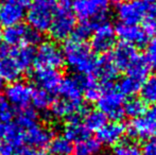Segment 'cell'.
I'll list each match as a JSON object with an SVG mask.
<instances>
[{
    "label": "cell",
    "mask_w": 156,
    "mask_h": 155,
    "mask_svg": "<svg viewBox=\"0 0 156 155\" xmlns=\"http://www.w3.org/2000/svg\"><path fill=\"white\" fill-rule=\"evenodd\" d=\"M64 63L73 72L82 76L93 75L98 58L85 41L70 38L63 48Z\"/></svg>",
    "instance_id": "cell-1"
},
{
    "label": "cell",
    "mask_w": 156,
    "mask_h": 155,
    "mask_svg": "<svg viewBox=\"0 0 156 155\" xmlns=\"http://www.w3.org/2000/svg\"><path fill=\"white\" fill-rule=\"evenodd\" d=\"M76 28V15L71 8V0H58L53 18L50 23L49 33L55 41H65Z\"/></svg>",
    "instance_id": "cell-2"
},
{
    "label": "cell",
    "mask_w": 156,
    "mask_h": 155,
    "mask_svg": "<svg viewBox=\"0 0 156 155\" xmlns=\"http://www.w3.org/2000/svg\"><path fill=\"white\" fill-rule=\"evenodd\" d=\"M117 16L120 23L138 25L148 18L156 16L155 0H129L119 4Z\"/></svg>",
    "instance_id": "cell-3"
},
{
    "label": "cell",
    "mask_w": 156,
    "mask_h": 155,
    "mask_svg": "<svg viewBox=\"0 0 156 155\" xmlns=\"http://www.w3.org/2000/svg\"><path fill=\"white\" fill-rule=\"evenodd\" d=\"M58 0H30L27 9V20L29 26L43 33L49 30Z\"/></svg>",
    "instance_id": "cell-4"
},
{
    "label": "cell",
    "mask_w": 156,
    "mask_h": 155,
    "mask_svg": "<svg viewBox=\"0 0 156 155\" xmlns=\"http://www.w3.org/2000/svg\"><path fill=\"white\" fill-rule=\"evenodd\" d=\"M111 0H71L74 15L82 23L94 26L103 23L109 12Z\"/></svg>",
    "instance_id": "cell-5"
},
{
    "label": "cell",
    "mask_w": 156,
    "mask_h": 155,
    "mask_svg": "<svg viewBox=\"0 0 156 155\" xmlns=\"http://www.w3.org/2000/svg\"><path fill=\"white\" fill-rule=\"evenodd\" d=\"M97 106L106 118L118 121L124 116V96L113 85L105 86L97 100Z\"/></svg>",
    "instance_id": "cell-6"
},
{
    "label": "cell",
    "mask_w": 156,
    "mask_h": 155,
    "mask_svg": "<svg viewBox=\"0 0 156 155\" xmlns=\"http://www.w3.org/2000/svg\"><path fill=\"white\" fill-rule=\"evenodd\" d=\"M3 41L9 47L33 46L41 41V34L31 27L21 25H14L5 28L3 31Z\"/></svg>",
    "instance_id": "cell-7"
},
{
    "label": "cell",
    "mask_w": 156,
    "mask_h": 155,
    "mask_svg": "<svg viewBox=\"0 0 156 155\" xmlns=\"http://www.w3.org/2000/svg\"><path fill=\"white\" fill-rule=\"evenodd\" d=\"M23 146V132L16 124L0 123V155H18Z\"/></svg>",
    "instance_id": "cell-8"
},
{
    "label": "cell",
    "mask_w": 156,
    "mask_h": 155,
    "mask_svg": "<svg viewBox=\"0 0 156 155\" xmlns=\"http://www.w3.org/2000/svg\"><path fill=\"white\" fill-rule=\"evenodd\" d=\"M129 133L134 138L149 140L156 137V105L151 106L142 116L131 122Z\"/></svg>",
    "instance_id": "cell-9"
},
{
    "label": "cell",
    "mask_w": 156,
    "mask_h": 155,
    "mask_svg": "<svg viewBox=\"0 0 156 155\" xmlns=\"http://www.w3.org/2000/svg\"><path fill=\"white\" fill-rule=\"evenodd\" d=\"M34 63L36 67L60 69L65 64L63 50L53 41H44L35 51Z\"/></svg>",
    "instance_id": "cell-10"
},
{
    "label": "cell",
    "mask_w": 156,
    "mask_h": 155,
    "mask_svg": "<svg viewBox=\"0 0 156 155\" xmlns=\"http://www.w3.org/2000/svg\"><path fill=\"white\" fill-rule=\"evenodd\" d=\"M30 0H3L0 3V26L8 28L21 23Z\"/></svg>",
    "instance_id": "cell-11"
},
{
    "label": "cell",
    "mask_w": 156,
    "mask_h": 155,
    "mask_svg": "<svg viewBox=\"0 0 156 155\" xmlns=\"http://www.w3.org/2000/svg\"><path fill=\"white\" fill-rule=\"evenodd\" d=\"M116 32L109 23H100L91 33V49L98 53H106L115 46Z\"/></svg>",
    "instance_id": "cell-12"
},
{
    "label": "cell",
    "mask_w": 156,
    "mask_h": 155,
    "mask_svg": "<svg viewBox=\"0 0 156 155\" xmlns=\"http://www.w3.org/2000/svg\"><path fill=\"white\" fill-rule=\"evenodd\" d=\"M33 87L21 81L11 83L5 89V99L12 107L19 110L26 108L30 105L33 96Z\"/></svg>",
    "instance_id": "cell-13"
},
{
    "label": "cell",
    "mask_w": 156,
    "mask_h": 155,
    "mask_svg": "<svg viewBox=\"0 0 156 155\" xmlns=\"http://www.w3.org/2000/svg\"><path fill=\"white\" fill-rule=\"evenodd\" d=\"M21 132H23V145L29 146L30 148H36V149L47 147L53 137L52 131L48 126L43 125L38 122L25 129Z\"/></svg>",
    "instance_id": "cell-14"
},
{
    "label": "cell",
    "mask_w": 156,
    "mask_h": 155,
    "mask_svg": "<svg viewBox=\"0 0 156 155\" xmlns=\"http://www.w3.org/2000/svg\"><path fill=\"white\" fill-rule=\"evenodd\" d=\"M32 80L38 88L54 93H58L63 78L58 69L36 67L32 73Z\"/></svg>",
    "instance_id": "cell-15"
},
{
    "label": "cell",
    "mask_w": 156,
    "mask_h": 155,
    "mask_svg": "<svg viewBox=\"0 0 156 155\" xmlns=\"http://www.w3.org/2000/svg\"><path fill=\"white\" fill-rule=\"evenodd\" d=\"M51 114L56 119H71L84 113V103L83 101H73L58 97L53 100L51 106Z\"/></svg>",
    "instance_id": "cell-16"
},
{
    "label": "cell",
    "mask_w": 156,
    "mask_h": 155,
    "mask_svg": "<svg viewBox=\"0 0 156 155\" xmlns=\"http://www.w3.org/2000/svg\"><path fill=\"white\" fill-rule=\"evenodd\" d=\"M116 35L123 43L129 44L132 46L142 47L149 41V35L144 28L138 25H129V23H120L115 29Z\"/></svg>",
    "instance_id": "cell-17"
},
{
    "label": "cell",
    "mask_w": 156,
    "mask_h": 155,
    "mask_svg": "<svg viewBox=\"0 0 156 155\" xmlns=\"http://www.w3.org/2000/svg\"><path fill=\"white\" fill-rule=\"evenodd\" d=\"M126 128L123 123L114 121L111 123H105L99 131H97V139L102 146L115 147L122 140Z\"/></svg>",
    "instance_id": "cell-18"
},
{
    "label": "cell",
    "mask_w": 156,
    "mask_h": 155,
    "mask_svg": "<svg viewBox=\"0 0 156 155\" xmlns=\"http://www.w3.org/2000/svg\"><path fill=\"white\" fill-rule=\"evenodd\" d=\"M139 56L136 48L126 43H120L114 48L111 58L118 70H127Z\"/></svg>",
    "instance_id": "cell-19"
},
{
    "label": "cell",
    "mask_w": 156,
    "mask_h": 155,
    "mask_svg": "<svg viewBox=\"0 0 156 155\" xmlns=\"http://www.w3.org/2000/svg\"><path fill=\"white\" fill-rule=\"evenodd\" d=\"M118 68L114 64L111 55L103 56L101 58H98L97 65L93 75H94L97 80L100 82V84L103 87L112 85L114 80L118 77Z\"/></svg>",
    "instance_id": "cell-20"
},
{
    "label": "cell",
    "mask_w": 156,
    "mask_h": 155,
    "mask_svg": "<svg viewBox=\"0 0 156 155\" xmlns=\"http://www.w3.org/2000/svg\"><path fill=\"white\" fill-rule=\"evenodd\" d=\"M60 97L73 101H83L82 85L80 77H67L63 79L58 87Z\"/></svg>",
    "instance_id": "cell-21"
},
{
    "label": "cell",
    "mask_w": 156,
    "mask_h": 155,
    "mask_svg": "<svg viewBox=\"0 0 156 155\" xmlns=\"http://www.w3.org/2000/svg\"><path fill=\"white\" fill-rule=\"evenodd\" d=\"M89 131L79 117L71 118L67 121L64 128V136L71 143H80L89 137Z\"/></svg>",
    "instance_id": "cell-22"
},
{
    "label": "cell",
    "mask_w": 156,
    "mask_h": 155,
    "mask_svg": "<svg viewBox=\"0 0 156 155\" xmlns=\"http://www.w3.org/2000/svg\"><path fill=\"white\" fill-rule=\"evenodd\" d=\"M9 55L13 58V61L21 70L26 71L34 64L35 50L32 48V46H20L10 51Z\"/></svg>",
    "instance_id": "cell-23"
},
{
    "label": "cell",
    "mask_w": 156,
    "mask_h": 155,
    "mask_svg": "<svg viewBox=\"0 0 156 155\" xmlns=\"http://www.w3.org/2000/svg\"><path fill=\"white\" fill-rule=\"evenodd\" d=\"M23 72L10 55L0 58V79L3 82L13 83L18 81Z\"/></svg>",
    "instance_id": "cell-24"
},
{
    "label": "cell",
    "mask_w": 156,
    "mask_h": 155,
    "mask_svg": "<svg viewBox=\"0 0 156 155\" xmlns=\"http://www.w3.org/2000/svg\"><path fill=\"white\" fill-rule=\"evenodd\" d=\"M81 85H82L83 97L90 102L97 101L102 93L103 86L100 84L94 75H87L80 77Z\"/></svg>",
    "instance_id": "cell-25"
},
{
    "label": "cell",
    "mask_w": 156,
    "mask_h": 155,
    "mask_svg": "<svg viewBox=\"0 0 156 155\" xmlns=\"http://www.w3.org/2000/svg\"><path fill=\"white\" fill-rule=\"evenodd\" d=\"M48 155H71L73 152V146L65 136L52 137L48 143Z\"/></svg>",
    "instance_id": "cell-26"
},
{
    "label": "cell",
    "mask_w": 156,
    "mask_h": 155,
    "mask_svg": "<svg viewBox=\"0 0 156 155\" xmlns=\"http://www.w3.org/2000/svg\"><path fill=\"white\" fill-rule=\"evenodd\" d=\"M101 143L97 138L87 137L84 140L76 143V155H100L102 152Z\"/></svg>",
    "instance_id": "cell-27"
},
{
    "label": "cell",
    "mask_w": 156,
    "mask_h": 155,
    "mask_svg": "<svg viewBox=\"0 0 156 155\" xmlns=\"http://www.w3.org/2000/svg\"><path fill=\"white\" fill-rule=\"evenodd\" d=\"M126 71L129 76H132L137 80L144 82L150 72V64L148 63L146 58L139 54V56L136 58V61L131 65V67Z\"/></svg>",
    "instance_id": "cell-28"
},
{
    "label": "cell",
    "mask_w": 156,
    "mask_h": 155,
    "mask_svg": "<svg viewBox=\"0 0 156 155\" xmlns=\"http://www.w3.org/2000/svg\"><path fill=\"white\" fill-rule=\"evenodd\" d=\"M53 93H49L47 90H44L41 88H37L33 90V96L31 103L34 108L38 111H46L50 108L52 102H53Z\"/></svg>",
    "instance_id": "cell-29"
},
{
    "label": "cell",
    "mask_w": 156,
    "mask_h": 155,
    "mask_svg": "<svg viewBox=\"0 0 156 155\" xmlns=\"http://www.w3.org/2000/svg\"><path fill=\"white\" fill-rule=\"evenodd\" d=\"M140 99L144 103L153 104L156 102V76L146 79L140 86Z\"/></svg>",
    "instance_id": "cell-30"
},
{
    "label": "cell",
    "mask_w": 156,
    "mask_h": 155,
    "mask_svg": "<svg viewBox=\"0 0 156 155\" xmlns=\"http://www.w3.org/2000/svg\"><path fill=\"white\" fill-rule=\"evenodd\" d=\"M83 123L88 129L89 132H91V131H99L106 123V117L99 110H93L85 113Z\"/></svg>",
    "instance_id": "cell-31"
},
{
    "label": "cell",
    "mask_w": 156,
    "mask_h": 155,
    "mask_svg": "<svg viewBox=\"0 0 156 155\" xmlns=\"http://www.w3.org/2000/svg\"><path fill=\"white\" fill-rule=\"evenodd\" d=\"M146 111H147L146 103L141 99L132 98L129 101L124 102L123 112L124 115H126L127 117H131L133 119H135V118L142 116L146 113Z\"/></svg>",
    "instance_id": "cell-32"
},
{
    "label": "cell",
    "mask_w": 156,
    "mask_h": 155,
    "mask_svg": "<svg viewBox=\"0 0 156 155\" xmlns=\"http://www.w3.org/2000/svg\"><path fill=\"white\" fill-rule=\"evenodd\" d=\"M141 84H142L141 81L127 75L119 81V84H118L117 88L124 97L125 96H133L137 91H139Z\"/></svg>",
    "instance_id": "cell-33"
},
{
    "label": "cell",
    "mask_w": 156,
    "mask_h": 155,
    "mask_svg": "<svg viewBox=\"0 0 156 155\" xmlns=\"http://www.w3.org/2000/svg\"><path fill=\"white\" fill-rule=\"evenodd\" d=\"M36 122H38V121H37V115H36V113H35V111L32 110V108L26 107V108H23V110L18 113V115H17V117H16V122H15V124L23 131V130H25V129L33 125V124L36 123Z\"/></svg>",
    "instance_id": "cell-34"
},
{
    "label": "cell",
    "mask_w": 156,
    "mask_h": 155,
    "mask_svg": "<svg viewBox=\"0 0 156 155\" xmlns=\"http://www.w3.org/2000/svg\"><path fill=\"white\" fill-rule=\"evenodd\" d=\"M113 155H141V151L136 143L123 141L115 146Z\"/></svg>",
    "instance_id": "cell-35"
},
{
    "label": "cell",
    "mask_w": 156,
    "mask_h": 155,
    "mask_svg": "<svg viewBox=\"0 0 156 155\" xmlns=\"http://www.w3.org/2000/svg\"><path fill=\"white\" fill-rule=\"evenodd\" d=\"M94 31V26L89 25L86 23H81L80 26L74 28L73 32V37L74 39H78L81 41H85L87 38H89L91 36V33Z\"/></svg>",
    "instance_id": "cell-36"
},
{
    "label": "cell",
    "mask_w": 156,
    "mask_h": 155,
    "mask_svg": "<svg viewBox=\"0 0 156 155\" xmlns=\"http://www.w3.org/2000/svg\"><path fill=\"white\" fill-rule=\"evenodd\" d=\"M14 116V110L6 99L0 96V123H6L12 120Z\"/></svg>",
    "instance_id": "cell-37"
},
{
    "label": "cell",
    "mask_w": 156,
    "mask_h": 155,
    "mask_svg": "<svg viewBox=\"0 0 156 155\" xmlns=\"http://www.w3.org/2000/svg\"><path fill=\"white\" fill-rule=\"evenodd\" d=\"M146 58L150 66L156 68V36L149 43L148 47H147Z\"/></svg>",
    "instance_id": "cell-38"
},
{
    "label": "cell",
    "mask_w": 156,
    "mask_h": 155,
    "mask_svg": "<svg viewBox=\"0 0 156 155\" xmlns=\"http://www.w3.org/2000/svg\"><path fill=\"white\" fill-rule=\"evenodd\" d=\"M144 155H156V137L146 143L144 148Z\"/></svg>",
    "instance_id": "cell-39"
},
{
    "label": "cell",
    "mask_w": 156,
    "mask_h": 155,
    "mask_svg": "<svg viewBox=\"0 0 156 155\" xmlns=\"http://www.w3.org/2000/svg\"><path fill=\"white\" fill-rule=\"evenodd\" d=\"M18 155H48L45 151L41 149H36V148H29V149L21 150Z\"/></svg>",
    "instance_id": "cell-40"
},
{
    "label": "cell",
    "mask_w": 156,
    "mask_h": 155,
    "mask_svg": "<svg viewBox=\"0 0 156 155\" xmlns=\"http://www.w3.org/2000/svg\"><path fill=\"white\" fill-rule=\"evenodd\" d=\"M9 54H10V48H9V46L4 41L3 43L0 41V58H4V56H8Z\"/></svg>",
    "instance_id": "cell-41"
},
{
    "label": "cell",
    "mask_w": 156,
    "mask_h": 155,
    "mask_svg": "<svg viewBox=\"0 0 156 155\" xmlns=\"http://www.w3.org/2000/svg\"><path fill=\"white\" fill-rule=\"evenodd\" d=\"M114 3H117V4H121L123 2H126V1H129V0H112Z\"/></svg>",
    "instance_id": "cell-42"
},
{
    "label": "cell",
    "mask_w": 156,
    "mask_h": 155,
    "mask_svg": "<svg viewBox=\"0 0 156 155\" xmlns=\"http://www.w3.org/2000/svg\"><path fill=\"white\" fill-rule=\"evenodd\" d=\"M2 85H3V81H2L1 79H0V88L2 87Z\"/></svg>",
    "instance_id": "cell-43"
},
{
    "label": "cell",
    "mask_w": 156,
    "mask_h": 155,
    "mask_svg": "<svg viewBox=\"0 0 156 155\" xmlns=\"http://www.w3.org/2000/svg\"><path fill=\"white\" fill-rule=\"evenodd\" d=\"M0 33H1V30H0Z\"/></svg>",
    "instance_id": "cell-44"
},
{
    "label": "cell",
    "mask_w": 156,
    "mask_h": 155,
    "mask_svg": "<svg viewBox=\"0 0 156 155\" xmlns=\"http://www.w3.org/2000/svg\"><path fill=\"white\" fill-rule=\"evenodd\" d=\"M155 1H156V0H155Z\"/></svg>",
    "instance_id": "cell-45"
}]
</instances>
